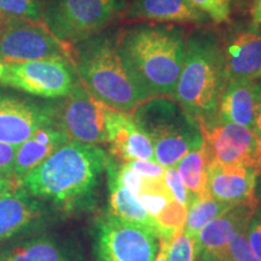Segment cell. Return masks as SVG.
Returning <instances> with one entry per match:
<instances>
[{
    "instance_id": "cell-32",
    "label": "cell",
    "mask_w": 261,
    "mask_h": 261,
    "mask_svg": "<svg viewBox=\"0 0 261 261\" xmlns=\"http://www.w3.org/2000/svg\"><path fill=\"white\" fill-rule=\"evenodd\" d=\"M246 237L248 243L254 252V254L261 260V207L257 205L255 213L249 220L247 230Z\"/></svg>"
},
{
    "instance_id": "cell-16",
    "label": "cell",
    "mask_w": 261,
    "mask_h": 261,
    "mask_svg": "<svg viewBox=\"0 0 261 261\" xmlns=\"http://www.w3.org/2000/svg\"><path fill=\"white\" fill-rule=\"evenodd\" d=\"M257 178L259 175L249 168L211 162L207 194L231 205L257 201L255 195Z\"/></svg>"
},
{
    "instance_id": "cell-36",
    "label": "cell",
    "mask_w": 261,
    "mask_h": 261,
    "mask_svg": "<svg viewBox=\"0 0 261 261\" xmlns=\"http://www.w3.org/2000/svg\"><path fill=\"white\" fill-rule=\"evenodd\" d=\"M252 17L254 23L261 24V0H254L252 6Z\"/></svg>"
},
{
    "instance_id": "cell-39",
    "label": "cell",
    "mask_w": 261,
    "mask_h": 261,
    "mask_svg": "<svg viewBox=\"0 0 261 261\" xmlns=\"http://www.w3.org/2000/svg\"><path fill=\"white\" fill-rule=\"evenodd\" d=\"M200 261H230L228 257H219V256H201Z\"/></svg>"
},
{
    "instance_id": "cell-1",
    "label": "cell",
    "mask_w": 261,
    "mask_h": 261,
    "mask_svg": "<svg viewBox=\"0 0 261 261\" xmlns=\"http://www.w3.org/2000/svg\"><path fill=\"white\" fill-rule=\"evenodd\" d=\"M110 155L98 145L68 140L33 168L19 185L65 213L92 210Z\"/></svg>"
},
{
    "instance_id": "cell-8",
    "label": "cell",
    "mask_w": 261,
    "mask_h": 261,
    "mask_svg": "<svg viewBox=\"0 0 261 261\" xmlns=\"http://www.w3.org/2000/svg\"><path fill=\"white\" fill-rule=\"evenodd\" d=\"M159 246L160 240L151 230L109 212L94 220L96 261H155Z\"/></svg>"
},
{
    "instance_id": "cell-19",
    "label": "cell",
    "mask_w": 261,
    "mask_h": 261,
    "mask_svg": "<svg viewBox=\"0 0 261 261\" xmlns=\"http://www.w3.org/2000/svg\"><path fill=\"white\" fill-rule=\"evenodd\" d=\"M226 81L261 77V34L247 31L238 34L223 52Z\"/></svg>"
},
{
    "instance_id": "cell-2",
    "label": "cell",
    "mask_w": 261,
    "mask_h": 261,
    "mask_svg": "<svg viewBox=\"0 0 261 261\" xmlns=\"http://www.w3.org/2000/svg\"><path fill=\"white\" fill-rule=\"evenodd\" d=\"M74 46L71 62L80 83L104 106L129 113L151 98L130 69L117 38L99 33Z\"/></svg>"
},
{
    "instance_id": "cell-7",
    "label": "cell",
    "mask_w": 261,
    "mask_h": 261,
    "mask_svg": "<svg viewBox=\"0 0 261 261\" xmlns=\"http://www.w3.org/2000/svg\"><path fill=\"white\" fill-rule=\"evenodd\" d=\"M79 83L73 62L68 58L0 61V86L33 96L63 98Z\"/></svg>"
},
{
    "instance_id": "cell-28",
    "label": "cell",
    "mask_w": 261,
    "mask_h": 261,
    "mask_svg": "<svg viewBox=\"0 0 261 261\" xmlns=\"http://www.w3.org/2000/svg\"><path fill=\"white\" fill-rule=\"evenodd\" d=\"M168 261H197L195 240L181 230L168 247Z\"/></svg>"
},
{
    "instance_id": "cell-4",
    "label": "cell",
    "mask_w": 261,
    "mask_h": 261,
    "mask_svg": "<svg viewBox=\"0 0 261 261\" xmlns=\"http://www.w3.org/2000/svg\"><path fill=\"white\" fill-rule=\"evenodd\" d=\"M226 83L223 51L214 39L207 35L189 39L173 96L198 126L218 119V107Z\"/></svg>"
},
{
    "instance_id": "cell-13",
    "label": "cell",
    "mask_w": 261,
    "mask_h": 261,
    "mask_svg": "<svg viewBox=\"0 0 261 261\" xmlns=\"http://www.w3.org/2000/svg\"><path fill=\"white\" fill-rule=\"evenodd\" d=\"M259 202L234 204L225 213L208 223L195 238L196 254L201 256L227 257V246L237 232L246 231Z\"/></svg>"
},
{
    "instance_id": "cell-15",
    "label": "cell",
    "mask_w": 261,
    "mask_h": 261,
    "mask_svg": "<svg viewBox=\"0 0 261 261\" xmlns=\"http://www.w3.org/2000/svg\"><path fill=\"white\" fill-rule=\"evenodd\" d=\"M47 213L38 198L21 185L0 196V244L38 226Z\"/></svg>"
},
{
    "instance_id": "cell-30",
    "label": "cell",
    "mask_w": 261,
    "mask_h": 261,
    "mask_svg": "<svg viewBox=\"0 0 261 261\" xmlns=\"http://www.w3.org/2000/svg\"><path fill=\"white\" fill-rule=\"evenodd\" d=\"M163 178H165V182L168 187L169 191H171L173 198L178 201L181 205H184L185 208H189V205L194 201V197L188 191V189L185 188L184 182L181 181V178L175 166L166 168Z\"/></svg>"
},
{
    "instance_id": "cell-21",
    "label": "cell",
    "mask_w": 261,
    "mask_h": 261,
    "mask_svg": "<svg viewBox=\"0 0 261 261\" xmlns=\"http://www.w3.org/2000/svg\"><path fill=\"white\" fill-rule=\"evenodd\" d=\"M117 173L133 196L144 207L148 213L154 217L163 210L173 198L169 189L162 177H149L137 172L128 162L116 160Z\"/></svg>"
},
{
    "instance_id": "cell-34",
    "label": "cell",
    "mask_w": 261,
    "mask_h": 261,
    "mask_svg": "<svg viewBox=\"0 0 261 261\" xmlns=\"http://www.w3.org/2000/svg\"><path fill=\"white\" fill-rule=\"evenodd\" d=\"M171 242H166V241H160L159 252L155 257V261H168V247Z\"/></svg>"
},
{
    "instance_id": "cell-23",
    "label": "cell",
    "mask_w": 261,
    "mask_h": 261,
    "mask_svg": "<svg viewBox=\"0 0 261 261\" xmlns=\"http://www.w3.org/2000/svg\"><path fill=\"white\" fill-rule=\"evenodd\" d=\"M0 261H79L57 240L35 236L16 241L0 250Z\"/></svg>"
},
{
    "instance_id": "cell-25",
    "label": "cell",
    "mask_w": 261,
    "mask_h": 261,
    "mask_svg": "<svg viewBox=\"0 0 261 261\" xmlns=\"http://www.w3.org/2000/svg\"><path fill=\"white\" fill-rule=\"evenodd\" d=\"M231 207H232L231 204L215 200L207 192L200 197H196L188 208L184 232L195 240L202 227L230 210Z\"/></svg>"
},
{
    "instance_id": "cell-35",
    "label": "cell",
    "mask_w": 261,
    "mask_h": 261,
    "mask_svg": "<svg viewBox=\"0 0 261 261\" xmlns=\"http://www.w3.org/2000/svg\"><path fill=\"white\" fill-rule=\"evenodd\" d=\"M260 83H261V80H260ZM253 130L256 133L257 136L261 137V92H260V98H259V104H257L255 119H254Z\"/></svg>"
},
{
    "instance_id": "cell-31",
    "label": "cell",
    "mask_w": 261,
    "mask_h": 261,
    "mask_svg": "<svg viewBox=\"0 0 261 261\" xmlns=\"http://www.w3.org/2000/svg\"><path fill=\"white\" fill-rule=\"evenodd\" d=\"M227 257L230 261H261L250 248L246 237V231L237 232L227 246Z\"/></svg>"
},
{
    "instance_id": "cell-38",
    "label": "cell",
    "mask_w": 261,
    "mask_h": 261,
    "mask_svg": "<svg viewBox=\"0 0 261 261\" xmlns=\"http://www.w3.org/2000/svg\"><path fill=\"white\" fill-rule=\"evenodd\" d=\"M255 195H256V200L259 202V205L261 207V174L259 175V178H257V181H256Z\"/></svg>"
},
{
    "instance_id": "cell-27",
    "label": "cell",
    "mask_w": 261,
    "mask_h": 261,
    "mask_svg": "<svg viewBox=\"0 0 261 261\" xmlns=\"http://www.w3.org/2000/svg\"><path fill=\"white\" fill-rule=\"evenodd\" d=\"M44 0H0V14L6 18L42 22Z\"/></svg>"
},
{
    "instance_id": "cell-9",
    "label": "cell",
    "mask_w": 261,
    "mask_h": 261,
    "mask_svg": "<svg viewBox=\"0 0 261 261\" xmlns=\"http://www.w3.org/2000/svg\"><path fill=\"white\" fill-rule=\"evenodd\" d=\"M107 109L79 83L68 96L54 102L55 126L69 140L98 146L107 144Z\"/></svg>"
},
{
    "instance_id": "cell-5",
    "label": "cell",
    "mask_w": 261,
    "mask_h": 261,
    "mask_svg": "<svg viewBox=\"0 0 261 261\" xmlns=\"http://www.w3.org/2000/svg\"><path fill=\"white\" fill-rule=\"evenodd\" d=\"M133 120L154 148L155 161L173 167L192 149L203 143L201 128L179 104L165 97H152L133 110Z\"/></svg>"
},
{
    "instance_id": "cell-14",
    "label": "cell",
    "mask_w": 261,
    "mask_h": 261,
    "mask_svg": "<svg viewBox=\"0 0 261 261\" xmlns=\"http://www.w3.org/2000/svg\"><path fill=\"white\" fill-rule=\"evenodd\" d=\"M106 125L107 143L110 145L109 155L112 158L120 162L136 160L155 161L151 142L136 125L132 115L108 107Z\"/></svg>"
},
{
    "instance_id": "cell-18",
    "label": "cell",
    "mask_w": 261,
    "mask_h": 261,
    "mask_svg": "<svg viewBox=\"0 0 261 261\" xmlns=\"http://www.w3.org/2000/svg\"><path fill=\"white\" fill-rule=\"evenodd\" d=\"M128 19L175 23H205L208 17L189 0H130L126 9Z\"/></svg>"
},
{
    "instance_id": "cell-12",
    "label": "cell",
    "mask_w": 261,
    "mask_h": 261,
    "mask_svg": "<svg viewBox=\"0 0 261 261\" xmlns=\"http://www.w3.org/2000/svg\"><path fill=\"white\" fill-rule=\"evenodd\" d=\"M45 126H55L54 102L0 89V142L19 145Z\"/></svg>"
},
{
    "instance_id": "cell-20",
    "label": "cell",
    "mask_w": 261,
    "mask_h": 261,
    "mask_svg": "<svg viewBox=\"0 0 261 261\" xmlns=\"http://www.w3.org/2000/svg\"><path fill=\"white\" fill-rule=\"evenodd\" d=\"M67 136L56 126H45L35 130L25 142L18 145L14 162V181L19 185L33 168L47 159L65 142Z\"/></svg>"
},
{
    "instance_id": "cell-37",
    "label": "cell",
    "mask_w": 261,
    "mask_h": 261,
    "mask_svg": "<svg viewBox=\"0 0 261 261\" xmlns=\"http://www.w3.org/2000/svg\"><path fill=\"white\" fill-rule=\"evenodd\" d=\"M16 185L17 184H16L12 179L0 177V196L4 195L5 192H8L9 190H11V189L15 188Z\"/></svg>"
},
{
    "instance_id": "cell-24",
    "label": "cell",
    "mask_w": 261,
    "mask_h": 261,
    "mask_svg": "<svg viewBox=\"0 0 261 261\" xmlns=\"http://www.w3.org/2000/svg\"><path fill=\"white\" fill-rule=\"evenodd\" d=\"M211 165V156L204 140L175 165L185 188L194 197H200L207 192L208 169Z\"/></svg>"
},
{
    "instance_id": "cell-3",
    "label": "cell",
    "mask_w": 261,
    "mask_h": 261,
    "mask_svg": "<svg viewBox=\"0 0 261 261\" xmlns=\"http://www.w3.org/2000/svg\"><path fill=\"white\" fill-rule=\"evenodd\" d=\"M117 41L150 97L174 94L187 45L181 31L172 25L138 24L123 32Z\"/></svg>"
},
{
    "instance_id": "cell-22",
    "label": "cell",
    "mask_w": 261,
    "mask_h": 261,
    "mask_svg": "<svg viewBox=\"0 0 261 261\" xmlns=\"http://www.w3.org/2000/svg\"><path fill=\"white\" fill-rule=\"evenodd\" d=\"M106 172L108 175V189H109V210L108 212L123 220L142 225L155 233L154 219L128 190V188L123 184L119 173H117L116 160L112 156L108 161Z\"/></svg>"
},
{
    "instance_id": "cell-17",
    "label": "cell",
    "mask_w": 261,
    "mask_h": 261,
    "mask_svg": "<svg viewBox=\"0 0 261 261\" xmlns=\"http://www.w3.org/2000/svg\"><path fill=\"white\" fill-rule=\"evenodd\" d=\"M260 92L261 83L257 79L227 81L219 100L218 120L253 129Z\"/></svg>"
},
{
    "instance_id": "cell-11",
    "label": "cell",
    "mask_w": 261,
    "mask_h": 261,
    "mask_svg": "<svg viewBox=\"0 0 261 261\" xmlns=\"http://www.w3.org/2000/svg\"><path fill=\"white\" fill-rule=\"evenodd\" d=\"M200 128L211 162L241 166L261 174V137L252 128L218 119Z\"/></svg>"
},
{
    "instance_id": "cell-6",
    "label": "cell",
    "mask_w": 261,
    "mask_h": 261,
    "mask_svg": "<svg viewBox=\"0 0 261 261\" xmlns=\"http://www.w3.org/2000/svg\"><path fill=\"white\" fill-rule=\"evenodd\" d=\"M122 6V0H44L41 21L58 40L74 46L99 34Z\"/></svg>"
},
{
    "instance_id": "cell-26",
    "label": "cell",
    "mask_w": 261,
    "mask_h": 261,
    "mask_svg": "<svg viewBox=\"0 0 261 261\" xmlns=\"http://www.w3.org/2000/svg\"><path fill=\"white\" fill-rule=\"evenodd\" d=\"M187 214L188 208L181 205L178 201L172 200L163 207V210L154 215V231L159 240L171 242L175 234L184 230Z\"/></svg>"
},
{
    "instance_id": "cell-10",
    "label": "cell",
    "mask_w": 261,
    "mask_h": 261,
    "mask_svg": "<svg viewBox=\"0 0 261 261\" xmlns=\"http://www.w3.org/2000/svg\"><path fill=\"white\" fill-rule=\"evenodd\" d=\"M73 48L58 40L42 22L8 18L0 31V61L68 58Z\"/></svg>"
},
{
    "instance_id": "cell-40",
    "label": "cell",
    "mask_w": 261,
    "mask_h": 261,
    "mask_svg": "<svg viewBox=\"0 0 261 261\" xmlns=\"http://www.w3.org/2000/svg\"><path fill=\"white\" fill-rule=\"evenodd\" d=\"M6 17H4V16H3L2 14H0V31H2V28L4 27V23H5V21H6Z\"/></svg>"
},
{
    "instance_id": "cell-29",
    "label": "cell",
    "mask_w": 261,
    "mask_h": 261,
    "mask_svg": "<svg viewBox=\"0 0 261 261\" xmlns=\"http://www.w3.org/2000/svg\"><path fill=\"white\" fill-rule=\"evenodd\" d=\"M217 23L227 22L230 18V0H189Z\"/></svg>"
},
{
    "instance_id": "cell-33",
    "label": "cell",
    "mask_w": 261,
    "mask_h": 261,
    "mask_svg": "<svg viewBox=\"0 0 261 261\" xmlns=\"http://www.w3.org/2000/svg\"><path fill=\"white\" fill-rule=\"evenodd\" d=\"M18 145L0 142V177L14 180V162Z\"/></svg>"
}]
</instances>
